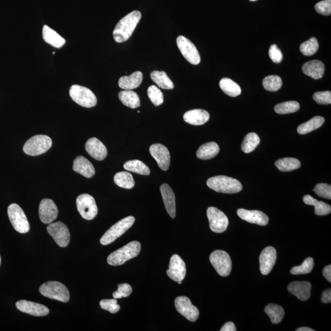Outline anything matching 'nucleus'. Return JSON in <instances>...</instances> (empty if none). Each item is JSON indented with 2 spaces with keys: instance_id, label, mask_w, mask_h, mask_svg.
Instances as JSON below:
<instances>
[{
  "instance_id": "f257e3e1",
  "label": "nucleus",
  "mask_w": 331,
  "mask_h": 331,
  "mask_svg": "<svg viewBox=\"0 0 331 331\" xmlns=\"http://www.w3.org/2000/svg\"><path fill=\"white\" fill-rule=\"evenodd\" d=\"M141 19L140 12L134 11L121 19L115 26L113 31L115 42L121 43L128 40L131 37Z\"/></svg>"
},
{
  "instance_id": "f03ea898",
  "label": "nucleus",
  "mask_w": 331,
  "mask_h": 331,
  "mask_svg": "<svg viewBox=\"0 0 331 331\" xmlns=\"http://www.w3.org/2000/svg\"><path fill=\"white\" fill-rule=\"evenodd\" d=\"M207 185L212 190L221 193H237L242 190V185L239 180L225 176L211 177L207 181Z\"/></svg>"
},
{
  "instance_id": "7ed1b4c3",
  "label": "nucleus",
  "mask_w": 331,
  "mask_h": 331,
  "mask_svg": "<svg viewBox=\"0 0 331 331\" xmlns=\"http://www.w3.org/2000/svg\"><path fill=\"white\" fill-rule=\"evenodd\" d=\"M141 250L140 242L133 241L120 249L115 251L109 255L108 263L111 266H120L135 258L140 254Z\"/></svg>"
},
{
  "instance_id": "20e7f679",
  "label": "nucleus",
  "mask_w": 331,
  "mask_h": 331,
  "mask_svg": "<svg viewBox=\"0 0 331 331\" xmlns=\"http://www.w3.org/2000/svg\"><path fill=\"white\" fill-rule=\"evenodd\" d=\"M40 291L44 296L61 302L67 303L70 299L69 289L61 283L55 281L44 283L40 286Z\"/></svg>"
},
{
  "instance_id": "39448f33",
  "label": "nucleus",
  "mask_w": 331,
  "mask_h": 331,
  "mask_svg": "<svg viewBox=\"0 0 331 331\" xmlns=\"http://www.w3.org/2000/svg\"><path fill=\"white\" fill-rule=\"evenodd\" d=\"M52 146L51 138L46 135H37L29 139L23 146V152L29 156H38L46 153Z\"/></svg>"
},
{
  "instance_id": "423d86ee",
  "label": "nucleus",
  "mask_w": 331,
  "mask_h": 331,
  "mask_svg": "<svg viewBox=\"0 0 331 331\" xmlns=\"http://www.w3.org/2000/svg\"><path fill=\"white\" fill-rule=\"evenodd\" d=\"M135 221V218L133 216L127 217L118 221L109 229L103 237L100 239V243L103 245H107L112 243L117 239L120 237L133 226Z\"/></svg>"
},
{
  "instance_id": "0eeeda50",
  "label": "nucleus",
  "mask_w": 331,
  "mask_h": 331,
  "mask_svg": "<svg viewBox=\"0 0 331 331\" xmlns=\"http://www.w3.org/2000/svg\"><path fill=\"white\" fill-rule=\"evenodd\" d=\"M70 94L73 101L82 107L90 108L97 104V98L89 88L73 85L70 88Z\"/></svg>"
},
{
  "instance_id": "6e6552de",
  "label": "nucleus",
  "mask_w": 331,
  "mask_h": 331,
  "mask_svg": "<svg viewBox=\"0 0 331 331\" xmlns=\"http://www.w3.org/2000/svg\"><path fill=\"white\" fill-rule=\"evenodd\" d=\"M8 214L9 218L17 232L25 234L29 230V224L24 212L17 204H12L8 207Z\"/></svg>"
},
{
  "instance_id": "1a4fd4ad",
  "label": "nucleus",
  "mask_w": 331,
  "mask_h": 331,
  "mask_svg": "<svg viewBox=\"0 0 331 331\" xmlns=\"http://www.w3.org/2000/svg\"><path fill=\"white\" fill-rule=\"evenodd\" d=\"M210 261L217 273L222 277L228 276L232 270V261L229 254L223 250H215L210 256Z\"/></svg>"
},
{
  "instance_id": "9d476101",
  "label": "nucleus",
  "mask_w": 331,
  "mask_h": 331,
  "mask_svg": "<svg viewBox=\"0 0 331 331\" xmlns=\"http://www.w3.org/2000/svg\"><path fill=\"white\" fill-rule=\"evenodd\" d=\"M77 208L82 217L85 220H91L97 214V208L95 200L91 195L82 194L76 200Z\"/></svg>"
},
{
  "instance_id": "9b49d317",
  "label": "nucleus",
  "mask_w": 331,
  "mask_h": 331,
  "mask_svg": "<svg viewBox=\"0 0 331 331\" xmlns=\"http://www.w3.org/2000/svg\"><path fill=\"white\" fill-rule=\"evenodd\" d=\"M210 228L213 232L221 233L225 231L229 224L228 218L220 210L211 207L207 211Z\"/></svg>"
},
{
  "instance_id": "f8f14e48",
  "label": "nucleus",
  "mask_w": 331,
  "mask_h": 331,
  "mask_svg": "<svg viewBox=\"0 0 331 331\" xmlns=\"http://www.w3.org/2000/svg\"><path fill=\"white\" fill-rule=\"evenodd\" d=\"M177 45L183 56L192 64L197 65L201 62V57L196 47L184 36L177 38Z\"/></svg>"
},
{
  "instance_id": "ddd939ff",
  "label": "nucleus",
  "mask_w": 331,
  "mask_h": 331,
  "mask_svg": "<svg viewBox=\"0 0 331 331\" xmlns=\"http://www.w3.org/2000/svg\"><path fill=\"white\" fill-rule=\"evenodd\" d=\"M47 230L59 246L66 247L69 245L70 233L66 224L61 221L52 223L47 226Z\"/></svg>"
},
{
  "instance_id": "4468645a",
  "label": "nucleus",
  "mask_w": 331,
  "mask_h": 331,
  "mask_svg": "<svg viewBox=\"0 0 331 331\" xmlns=\"http://www.w3.org/2000/svg\"><path fill=\"white\" fill-rule=\"evenodd\" d=\"M175 307L177 312L189 321H196L199 317V310L191 304L190 300L187 297H177L175 300Z\"/></svg>"
},
{
  "instance_id": "2eb2a0df",
  "label": "nucleus",
  "mask_w": 331,
  "mask_h": 331,
  "mask_svg": "<svg viewBox=\"0 0 331 331\" xmlns=\"http://www.w3.org/2000/svg\"><path fill=\"white\" fill-rule=\"evenodd\" d=\"M185 263L178 255H174L170 259L169 270L167 271L170 279L175 282H182L186 276Z\"/></svg>"
},
{
  "instance_id": "dca6fc26",
  "label": "nucleus",
  "mask_w": 331,
  "mask_h": 331,
  "mask_svg": "<svg viewBox=\"0 0 331 331\" xmlns=\"http://www.w3.org/2000/svg\"><path fill=\"white\" fill-rule=\"evenodd\" d=\"M58 214L57 207L52 200L43 199L41 201L39 207V216L43 223H52L57 219Z\"/></svg>"
},
{
  "instance_id": "f3484780",
  "label": "nucleus",
  "mask_w": 331,
  "mask_h": 331,
  "mask_svg": "<svg viewBox=\"0 0 331 331\" xmlns=\"http://www.w3.org/2000/svg\"><path fill=\"white\" fill-rule=\"evenodd\" d=\"M149 150L150 154L157 162L159 167L162 171H168L170 168L171 156L167 147L161 144H155L150 146Z\"/></svg>"
},
{
  "instance_id": "a211bd4d",
  "label": "nucleus",
  "mask_w": 331,
  "mask_h": 331,
  "mask_svg": "<svg viewBox=\"0 0 331 331\" xmlns=\"http://www.w3.org/2000/svg\"><path fill=\"white\" fill-rule=\"evenodd\" d=\"M277 252L273 247H268L259 256L260 271L262 275L270 274L276 262Z\"/></svg>"
},
{
  "instance_id": "6ab92c4d",
  "label": "nucleus",
  "mask_w": 331,
  "mask_h": 331,
  "mask_svg": "<svg viewBox=\"0 0 331 331\" xmlns=\"http://www.w3.org/2000/svg\"><path fill=\"white\" fill-rule=\"evenodd\" d=\"M16 306L20 311L35 317H44L49 313V309L45 306L31 301H19L16 303Z\"/></svg>"
},
{
  "instance_id": "aec40b11",
  "label": "nucleus",
  "mask_w": 331,
  "mask_h": 331,
  "mask_svg": "<svg viewBox=\"0 0 331 331\" xmlns=\"http://www.w3.org/2000/svg\"><path fill=\"white\" fill-rule=\"evenodd\" d=\"M85 149L91 157L102 161L108 155V150L104 144L96 138L89 139L85 144Z\"/></svg>"
},
{
  "instance_id": "412c9836",
  "label": "nucleus",
  "mask_w": 331,
  "mask_h": 331,
  "mask_svg": "<svg viewBox=\"0 0 331 331\" xmlns=\"http://www.w3.org/2000/svg\"><path fill=\"white\" fill-rule=\"evenodd\" d=\"M238 215L241 219L248 223L266 226L269 223V218L267 215L259 211H248L244 209L238 210Z\"/></svg>"
},
{
  "instance_id": "4be33fe9",
  "label": "nucleus",
  "mask_w": 331,
  "mask_h": 331,
  "mask_svg": "<svg viewBox=\"0 0 331 331\" xmlns=\"http://www.w3.org/2000/svg\"><path fill=\"white\" fill-rule=\"evenodd\" d=\"M160 191L168 214L171 218H175L176 216V197L174 191L167 184L161 185Z\"/></svg>"
},
{
  "instance_id": "5701e85b",
  "label": "nucleus",
  "mask_w": 331,
  "mask_h": 331,
  "mask_svg": "<svg viewBox=\"0 0 331 331\" xmlns=\"http://www.w3.org/2000/svg\"><path fill=\"white\" fill-rule=\"evenodd\" d=\"M312 285L308 282H293L289 283L288 290L302 301L308 300L311 294Z\"/></svg>"
},
{
  "instance_id": "b1692460",
  "label": "nucleus",
  "mask_w": 331,
  "mask_h": 331,
  "mask_svg": "<svg viewBox=\"0 0 331 331\" xmlns=\"http://www.w3.org/2000/svg\"><path fill=\"white\" fill-rule=\"evenodd\" d=\"M73 168L76 173L87 178H91L95 174L93 164L83 156H79L74 160Z\"/></svg>"
},
{
  "instance_id": "393cba45",
  "label": "nucleus",
  "mask_w": 331,
  "mask_h": 331,
  "mask_svg": "<svg viewBox=\"0 0 331 331\" xmlns=\"http://www.w3.org/2000/svg\"><path fill=\"white\" fill-rule=\"evenodd\" d=\"M209 119V112L203 109H193L186 112L184 115L185 122L195 126L204 125Z\"/></svg>"
},
{
  "instance_id": "a878e982",
  "label": "nucleus",
  "mask_w": 331,
  "mask_h": 331,
  "mask_svg": "<svg viewBox=\"0 0 331 331\" xmlns=\"http://www.w3.org/2000/svg\"><path fill=\"white\" fill-rule=\"evenodd\" d=\"M302 69L306 75L313 79H320L323 78L324 74V65L323 62L319 60L307 62L303 65Z\"/></svg>"
},
{
  "instance_id": "bb28decb",
  "label": "nucleus",
  "mask_w": 331,
  "mask_h": 331,
  "mask_svg": "<svg viewBox=\"0 0 331 331\" xmlns=\"http://www.w3.org/2000/svg\"><path fill=\"white\" fill-rule=\"evenodd\" d=\"M143 80V73L141 72H136L130 76L121 77L119 85L122 89L131 90L140 87Z\"/></svg>"
},
{
  "instance_id": "cd10ccee",
  "label": "nucleus",
  "mask_w": 331,
  "mask_h": 331,
  "mask_svg": "<svg viewBox=\"0 0 331 331\" xmlns=\"http://www.w3.org/2000/svg\"><path fill=\"white\" fill-rule=\"evenodd\" d=\"M43 37L46 43L56 48H61L66 43V40L63 37L47 25L43 26Z\"/></svg>"
},
{
  "instance_id": "c85d7f7f",
  "label": "nucleus",
  "mask_w": 331,
  "mask_h": 331,
  "mask_svg": "<svg viewBox=\"0 0 331 331\" xmlns=\"http://www.w3.org/2000/svg\"><path fill=\"white\" fill-rule=\"evenodd\" d=\"M219 152L220 147L218 145L214 142H211L200 146L196 152V156L198 158L206 160L214 158Z\"/></svg>"
},
{
  "instance_id": "c756f323",
  "label": "nucleus",
  "mask_w": 331,
  "mask_h": 331,
  "mask_svg": "<svg viewBox=\"0 0 331 331\" xmlns=\"http://www.w3.org/2000/svg\"><path fill=\"white\" fill-rule=\"evenodd\" d=\"M304 203L307 205L315 207V214L318 216H324L330 214L331 207L323 202H318L310 195H306L303 197Z\"/></svg>"
},
{
  "instance_id": "7c9ffc66",
  "label": "nucleus",
  "mask_w": 331,
  "mask_h": 331,
  "mask_svg": "<svg viewBox=\"0 0 331 331\" xmlns=\"http://www.w3.org/2000/svg\"><path fill=\"white\" fill-rule=\"evenodd\" d=\"M119 97L120 102L127 107L136 109L140 107L141 102L138 94L131 90L120 91Z\"/></svg>"
},
{
  "instance_id": "2f4dec72",
  "label": "nucleus",
  "mask_w": 331,
  "mask_h": 331,
  "mask_svg": "<svg viewBox=\"0 0 331 331\" xmlns=\"http://www.w3.org/2000/svg\"><path fill=\"white\" fill-rule=\"evenodd\" d=\"M150 78L159 87L165 90H172L174 88V83L164 72L154 71L150 74Z\"/></svg>"
},
{
  "instance_id": "473e14b6",
  "label": "nucleus",
  "mask_w": 331,
  "mask_h": 331,
  "mask_svg": "<svg viewBox=\"0 0 331 331\" xmlns=\"http://www.w3.org/2000/svg\"><path fill=\"white\" fill-rule=\"evenodd\" d=\"M324 119L323 117L316 116L313 117L306 123L301 124L297 128V133L300 135H306L317 129L323 125Z\"/></svg>"
},
{
  "instance_id": "72a5a7b5",
  "label": "nucleus",
  "mask_w": 331,
  "mask_h": 331,
  "mask_svg": "<svg viewBox=\"0 0 331 331\" xmlns=\"http://www.w3.org/2000/svg\"><path fill=\"white\" fill-rule=\"evenodd\" d=\"M219 85L223 92L230 97H236L241 94L240 86L229 78L221 79Z\"/></svg>"
},
{
  "instance_id": "f704fd0d",
  "label": "nucleus",
  "mask_w": 331,
  "mask_h": 331,
  "mask_svg": "<svg viewBox=\"0 0 331 331\" xmlns=\"http://www.w3.org/2000/svg\"><path fill=\"white\" fill-rule=\"evenodd\" d=\"M264 311L270 317L272 323L279 324L285 316V310L277 304H270L265 307Z\"/></svg>"
},
{
  "instance_id": "c9c22d12",
  "label": "nucleus",
  "mask_w": 331,
  "mask_h": 331,
  "mask_svg": "<svg viewBox=\"0 0 331 331\" xmlns=\"http://www.w3.org/2000/svg\"><path fill=\"white\" fill-rule=\"evenodd\" d=\"M123 168L126 171L141 174V175L149 176L150 174L149 168L143 162L138 160V159L126 162L123 165Z\"/></svg>"
},
{
  "instance_id": "e433bc0d",
  "label": "nucleus",
  "mask_w": 331,
  "mask_h": 331,
  "mask_svg": "<svg viewBox=\"0 0 331 331\" xmlns=\"http://www.w3.org/2000/svg\"><path fill=\"white\" fill-rule=\"evenodd\" d=\"M115 184L119 187L125 189H131L135 187V182L131 174L125 172H119L115 174L114 177Z\"/></svg>"
},
{
  "instance_id": "4c0bfd02",
  "label": "nucleus",
  "mask_w": 331,
  "mask_h": 331,
  "mask_svg": "<svg viewBox=\"0 0 331 331\" xmlns=\"http://www.w3.org/2000/svg\"><path fill=\"white\" fill-rule=\"evenodd\" d=\"M278 170L282 172H289V171L299 169L301 167V162L297 159L294 158H284L280 159L275 162Z\"/></svg>"
},
{
  "instance_id": "58836bf2",
  "label": "nucleus",
  "mask_w": 331,
  "mask_h": 331,
  "mask_svg": "<svg viewBox=\"0 0 331 331\" xmlns=\"http://www.w3.org/2000/svg\"><path fill=\"white\" fill-rule=\"evenodd\" d=\"M260 143V138L255 133H250L246 135L242 142L241 149L245 153L253 151Z\"/></svg>"
},
{
  "instance_id": "ea45409f",
  "label": "nucleus",
  "mask_w": 331,
  "mask_h": 331,
  "mask_svg": "<svg viewBox=\"0 0 331 331\" xmlns=\"http://www.w3.org/2000/svg\"><path fill=\"white\" fill-rule=\"evenodd\" d=\"M300 105L297 102L291 101L280 103L275 106L274 110L279 114L294 113L300 110Z\"/></svg>"
},
{
  "instance_id": "a19ab883",
  "label": "nucleus",
  "mask_w": 331,
  "mask_h": 331,
  "mask_svg": "<svg viewBox=\"0 0 331 331\" xmlns=\"http://www.w3.org/2000/svg\"><path fill=\"white\" fill-rule=\"evenodd\" d=\"M319 49V44L318 40L315 38L313 37L309 40L305 41L301 44L300 46V51L304 55L310 57L314 55L318 51Z\"/></svg>"
},
{
  "instance_id": "79ce46f5",
  "label": "nucleus",
  "mask_w": 331,
  "mask_h": 331,
  "mask_svg": "<svg viewBox=\"0 0 331 331\" xmlns=\"http://www.w3.org/2000/svg\"><path fill=\"white\" fill-rule=\"evenodd\" d=\"M262 85L264 89L270 91H277L282 86V79L278 76H269L263 79Z\"/></svg>"
},
{
  "instance_id": "37998d69",
  "label": "nucleus",
  "mask_w": 331,
  "mask_h": 331,
  "mask_svg": "<svg viewBox=\"0 0 331 331\" xmlns=\"http://www.w3.org/2000/svg\"><path fill=\"white\" fill-rule=\"evenodd\" d=\"M314 267V261L312 258H307L299 267H294L291 270L292 275L307 274L311 273Z\"/></svg>"
},
{
  "instance_id": "c03bdc74",
  "label": "nucleus",
  "mask_w": 331,
  "mask_h": 331,
  "mask_svg": "<svg viewBox=\"0 0 331 331\" xmlns=\"http://www.w3.org/2000/svg\"><path fill=\"white\" fill-rule=\"evenodd\" d=\"M147 94L149 99L151 100L153 104L158 106L162 104L164 102V96L162 91L155 85H151L148 88Z\"/></svg>"
},
{
  "instance_id": "a18cd8bd",
  "label": "nucleus",
  "mask_w": 331,
  "mask_h": 331,
  "mask_svg": "<svg viewBox=\"0 0 331 331\" xmlns=\"http://www.w3.org/2000/svg\"><path fill=\"white\" fill-rule=\"evenodd\" d=\"M100 306L103 310L111 313H115L119 311L120 306L117 304V299L114 300H103L100 301Z\"/></svg>"
},
{
  "instance_id": "49530a36",
  "label": "nucleus",
  "mask_w": 331,
  "mask_h": 331,
  "mask_svg": "<svg viewBox=\"0 0 331 331\" xmlns=\"http://www.w3.org/2000/svg\"><path fill=\"white\" fill-rule=\"evenodd\" d=\"M313 98L318 104L330 105L331 103V92L330 91H318L313 95Z\"/></svg>"
},
{
  "instance_id": "de8ad7c7",
  "label": "nucleus",
  "mask_w": 331,
  "mask_h": 331,
  "mask_svg": "<svg viewBox=\"0 0 331 331\" xmlns=\"http://www.w3.org/2000/svg\"><path fill=\"white\" fill-rule=\"evenodd\" d=\"M133 289L128 283H122L118 285V290L113 293L114 299H120L122 297H126L131 294Z\"/></svg>"
},
{
  "instance_id": "09e8293b",
  "label": "nucleus",
  "mask_w": 331,
  "mask_h": 331,
  "mask_svg": "<svg viewBox=\"0 0 331 331\" xmlns=\"http://www.w3.org/2000/svg\"><path fill=\"white\" fill-rule=\"evenodd\" d=\"M313 191L320 197L326 198L327 200L331 199V186L329 184H317L313 189Z\"/></svg>"
},
{
  "instance_id": "8fccbe9b",
  "label": "nucleus",
  "mask_w": 331,
  "mask_h": 331,
  "mask_svg": "<svg viewBox=\"0 0 331 331\" xmlns=\"http://www.w3.org/2000/svg\"><path fill=\"white\" fill-rule=\"evenodd\" d=\"M317 13L324 16H329L331 14V0H323L318 3L315 7Z\"/></svg>"
},
{
  "instance_id": "3c124183",
  "label": "nucleus",
  "mask_w": 331,
  "mask_h": 331,
  "mask_svg": "<svg viewBox=\"0 0 331 331\" xmlns=\"http://www.w3.org/2000/svg\"><path fill=\"white\" fill-rule=\"evenodd\" d=\"M269 55L274 63H280L283 60V54L280 50L278 48L276 44H273L270 47Z\"/></svg>"
},
{
  "instance_id": "603ef678",
  "label": "nucleus",
  "mask_w": 331,
  "mask_h": 331,
  "mask_svg": "<svg viewBox=\"0 0 331 331\" xmlns=\"http://www.w3.org/2000/svg\"><path fill=\"white\" fill-rule=\"evenodd\" d=\"M321 301L325 304L331 303V290L330 289H327L323 291L322 294Z\"/></svg>"
},
{
  "instance_id": "864d4df0",
  "label": "nucleus",
  "mask_w": 331,
  "mask_h": 331,
  "mask_svg": "<svg viewBox=\"0 0 331 331\" xmlns=\"http://www.w3.org/2000/svg\"><path fill=\"white\" fill-rule=\"evenodd\" d=\"M221 331H236L235 324L233 323V322H227V323L224 324L223 326L221 327L220 329Z\"/></svg>"
},
{
  "instance_id": "5fc2aeb1",
  "label": "nucleus",
  "mask_w": 331,
  "mask_h": 331,
  "mask_svg": "<svg viewBox=\"0 0 331 331\" xmlns=\"http://www.w3.org/2000/svg\"><path fill=\"white\" fill-rule=\"evenodd\" d=\"M323 276L328 282H331V266L328 265L324 268L323 271Z\"/></svg>"
},
{
  "instance_id": "6e6d98bb",
  "label": "nucleus",
  "mask_w": 331,
  "mask_h": 331,
  "mask_svg": "<svg viewBox=\"0 0 331 331\" xmlns=\"http://www.w3.org/2000/svg\"><path fill=\"white\" fill-rule=\"evenodd\" d=\"M296 331H313L315 330H313V329H311V328L308 327H300L298 328L297 329L295 330Z\"/></svg>"
},
{
  "instance_id": "4d7b16f0",
  "label": "nucleus",
  "mask_w": 331,
  "mask_h": 331,
  "mask_svg": "<svg viewBox=\"0 0 331 331\" xmlns=\"http://www.w3.org/2000/svg\"><path fill=\"white\" fill-rule=\"evenodd\" d=\"M250 1H251V2H255V1H257V0H250Z\"/></svg>"
},
{
  "instance_id": "13d9d810",
  "label": "nucleus",
  "mask_w": 331,
  "mask_h": 331,
  "mask_svg": "<svg viewBox=\"0 0 331 331\" xmlns=\"http://www.w3.org/2000/svg\"><path fill=\"white\" fill-rule=\"evenodd\" d=\"M0 265H1V256H0Z\"/></svg>"
},
{
  "instance_id": "bf43d9fd",
  "label": "nucleus",
  "mask_w": 331,
  "mask_h": 331,
  "mask_svg": "<svg viewBox=\"0 0 331 331\" xmlns=\"http://www.w3.org/2000/svg\"><path fill=\"white\" fill-rule=\"evenodd\" d=\"M178 283H179V284H180V285L182 284V282H179Z\"/></svg>"
}]
</instances>
